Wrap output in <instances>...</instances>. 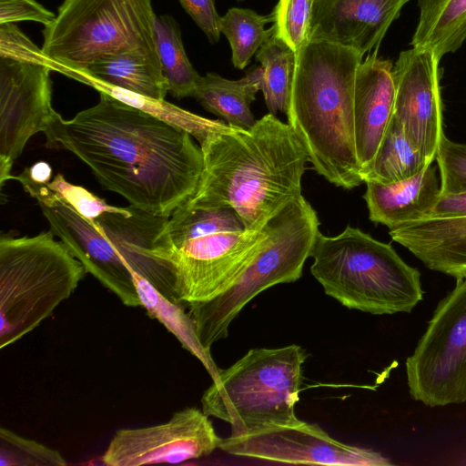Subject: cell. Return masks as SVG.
<instances>
[{
  "label": "cell",
  "instance_id": "6da1fadb",
  "mask_svg": "<svg viewBox=\"0 0 466 466\" xmlns=\"http://www.w3.org/2000/svg\"><path fill=\"white\" fill-rule=\"evenodd\" d=\"M44 134L47 147L73 153L106 189L157 215L170 217L191 198L203 170L188 132L106 92L71 119L56 113Z\"/></svg>",
  "mask_w": 466,
  "mask_h": 466
},
{
  "label": "cell",
  "instance_id": "7a4b0ae2",
  "mask_svg": "<svg viewBox=\"0 0 466 466\" xmlns=\"http://www.w3.org/2000/svg\"><path fill=\"white\" fill-rule=\"evenodd\" d=\"M203 170L185 203L230 208L247 230H261L289 202L303 197L308 153L291 127L265 115L248 129L210 134L200 144Z\"/></svg>",
  "mask_w": 466,
  "mask_h": 466
},
{
  "label": "cell",
  "instance_id": "3957f363",
  "mask_svg": "<svg viewBox=\"0 0 466 466\" xmlns=\"http://www.w3.org/2000/svg\"><path fill=\"white\" fill-rule=\"evenodd\" d=\"M363 56L324 40H308L296 54L286 113L315 171L336 187L363 180L354 133V86Z\"/></svg>",
  "mask_w": 466,
  "mask_h": 466
},
{
  "label": "cell",
  "instance_id": "277c9868",
  "mask_svg": "<svg viewBox=\"0 0 466 466\" xmlns=\"http://www.w3.org/2000/svg\"><path fill=\"white\" fill-rule=\"evenodd\" d=\"M170 281L166 298L185 305L230 288L265 245L268 230H247L230 208L183 203L168 218Z\"/></svg>",
  "mask_w": 466,
  "mask_h": 466
},
{
  "label": "cell",
  "instance_id": "5b68a950",
  "mask_svg": "<svg viewBox=\"0 0 466 466\" xmlns=\"http://www.w3.org/2000/svg\"><path fill=\"white\" fill-rule=\"evenodd\" d=\"M310 257V272L324 292L350 309L410 313L423 299L420 271L360 228L347 226L334 237L319 232Z\"/></svg>",
  "mask_w": 466,
  "mask_h": 466
},
{
  "label": "cell",
  "instance_id": "8992f818",
  "mask_svg": "<svg viewBox=\"0 0 466 466\" xmlns=\"http://www.w3.org/2000/svg\"><path fill=\"white\" fill-rule=\"evenodd\" d=\"M307 354L299 345L249 350L220 370L201 398L202 410L227 421L232 436L270 425L302 422L295 407Z\"/></svg>",
  "mask_w": 466,
  "mask_h": 466
},
{
  "label": "cell",
  "instance_id": "52a82bcc",
  "mask_svg": "<svg viewBox=\"0 0 466 466\" xmlns=\"http://www.w3.org/2000/svg\"><path fill=\"white\" fill-rule=\"evenodd\" d=\"M86 273L49 230L0 238V348L16 342L67 299Z\"/></svg>",
  "mask_w": 466,
  "mask_h": 466
},
{
  "label": "cell",
  "instance_id": "ba28073f",
  "mask_svg": "<svg viewBox=\"0 0 466 466\" xmlns=\"http://www.w3.org/2000/svg\"><path fill=\"white\" fill-rule=\"evenodd\" d=\"M156 16L151 0H65L55 20L45 26L42 50L54 62V70L69 77L122 52L161 66Z\"/></svg>",
  "mask_w": 466,
  "mask_h": 466
},
{
  "label": "cell",
  "instance_id": "9c48e42d",
  "mask_svg": "<svg viewBox=\"0 0 466 466\" xmlns=\"http://www.w3.org/2000/svg\"><path fill=\"white\" fill-rule=\"evenodd\" d=\"M267 226L265 245L230 288L209 300L187 304L198 339L208 350L228 337L232 320L257 295L301 277L319 233L318 215L304 197L289 202Z\"/></svg>",
  "mask_w": 466,
  "mask_h": 466
},
{
  "label": "cell",
  "instance_id": "30bf717a",
  "mask_svg": "<svg viewBox=\"0 0 466 466\" xmlns=\"http://www.w3.org/2000/svg\"><path fill=\"white\" fill-rule=\"evenodd\" d=\"M405 368L413 400L429 407L466 401V277L438 303Z\"/></svg>",
  "mask_w": 466,
  "mask_h": 466
},
{
  "label": "cell",
  "instance_id": "8fae6325",
  "mask_svg": "<svg viewBox=\"0 0 466 466\" xmlns=\"http://www.w3.org/2000/svg\"><path fill=\"white\" fill-rule=\"evenodd\" d=\"M35 198L50 231L103 286L127 307H142L133 274L96 221L81 215L47 184L35 183L21 174L11 176Z\"/></svg>",
  "mask_w": 466,
  "mask_h": 466
},
{
  "label": "cell",
  "instance_id": "7c38bea8",
  "mask_svg": "<svg viewBox=\"0 0 466 466\" xmlns=\"http://www.w3.org/2000/svg\"><path fill=\"white\" fill-rule=\"evenodd\" d=\"M52 68L0 57V186L27 141L45 133L57 113L52 106Z\"/></svg>",
  "mask_w": 466,
  "mask_h": 466
},
{
  "label": "cell",
  "instance_id": "4fadbf2b",
  "mask_svg": "<svg viewBox=\"0 0 466 466\" xmlns=\"http://www.w3.org/2000/svg\"><path fill=\"white\" fill-rule=\"evenodd\" d=\"M219 449L236 456L289 464L389 466L380 452L340 442L318 424L270 425L223 439Z\"/></svg>",
  "mask_w": 466,
  "mask_h": 466
},
{
  "label": "cell",
  "instance_id": "5bb4252c",
  "mask_svg": "<svg viewBox=\"0 0 466 466\" xmlns=\"http://www.w3.org/2000/svg\"><path fill=\"white\" fill-rule=\"evenodd\" d=\"M221 439L203 410L186 408L157 425L118 430L102 456L107 466L177 464L219 449Z\"/></svg>",
  "mask_w": 466,
  "mask_h": 466
},
{
  "label": "cell",
  "instance_id": "9a60e30c",
  "mask_svg": "<svg viewBox=\"0 0 466 466\" xmlns=\"http://www.w3.org/2000/svg\"><path fill=\"white\" fill-rule=\"evenodd\" d=\"M440 60L431 50L412 47L400 53L392 68L393 116L430 165L445 136Z\"/></svg>",
  "mask_w": 466,
  "mask_h": 466
},
{
  "label": "cell",
  "instance_id": "2e32d148",
  "mask_svg": "<svg viewBox=\"0 0 466 466\" xmlns=\"http://www.w3.org/2000/svg\"><path fill=\"white\" fill-rule=\"evenodd\" d=\"M168 218L130 205L95 220L130 270L161 294L168 287L171 273Z\"/></svg>",
  "mask_w": 466,
  "mask_h": 466
},
{
  "label": "cell",
  "instance_id": "e0dca14e",
  "mask_svg": "<svg viewBox=\"0 0 466 466\" xmlns=\"http://www.w3.org/2000/svg\"><path fill=\"white\" fill-rule=\"evenodd\" d=\"M410 0H312L308 40H324L364 56L379 46Z\"/></svg>",
  "mask_w": 466,
  "mask_h": 466
},
{
  "label": "cell",
  "instance_id": "ac0fdd59",
  "mask_svg": "<svg viewBox=\"0 0 466 466\" xmlns=\"http://www.w3.org/2000/svg\"><path fill=\"white\" fill-rule=\"evenodd\" d=\"M390 60L374 50L358 66L354 86V133L362 175L370 167L393 117L395 86Z\"/></svg>",
  "mask_w": 466,
  "mask_h": 466
},
{
  "label": "cell",
  "instance_id": "d6986e66",
  "mask_svg": "<svg viewBox=\"0 0 466 466\" xmlns=\"http://www.w3.org/2000/svg\"><path fill=\"white\" fill-rule=\"evenodd\" d=\"M392 240L426 268L454 278L466 277V218H425L390 229Z\"/></svg>",
  "mask_w": 466,
  "mask_h": 466
},
{
  "label": "cell",
  "instance_id": "ffe728a7",
  "mask_svg": "<svg viewBox=\"0 0 466 466\" xmlns=\"http://www.w3.org/2000/svg\"><path fill=\"white\" fill-rule=\"evenodd\" d=\"M365 183L370 220L390 229L427 218L441 195V179L432 165L403 180Z\"/></svg>",
  "mask_w": 466,
  "mask_h": 466
},
{
  "label": "cell",
  "instance_id": "44dd1931",
  "mask_svg": "<svg viewBox=\"0 0 466 466\" xmlns=\"http://www.w3.org/2000/svg\"><path fill=\"white\" fill-rule=\"evenodd\" d=\"M260 67L239 80H229L216 73L201 76L194 98L208 112L234 128L248 129L257 120L250 105L260 90Z\"/></svg>",
  "mask_w": 466,
  "mask_h": 466
},
{
  "label": "cell",
  "instance_id": "7402d4cb",
  "mask_svg": "<svg viewBox=\"0 0 466 466\" xmlns=\"http://www.w3.org/2000/svg\"><path fill=\"white\" fill-rule=\"evenodd\" d=\"M77 75L155 100H165L168 92L161 66L133 52L106 56L86 70L76 72L71 78Z\"/></svg>",
  "mask_w": 466,
  "mask_h": 466
},
{
  "label": "cell",
  "instance_id": "603a6c76",
  "mask_svg": "<svg viewBox=\"0 0 466 466\" xmlns=\"http://www.w3.org/2000/svg\"><path fill=\"white\" fill-rule=\"evenodd\" d=\"M420 18L413 47L431 50L441 59L466 40V0H418Z\"/></svg>",
  "mask_w": 466,
  "mask_h": 466
},
{
  "label": "cell",
  "instance_id": "cb8c5ba5",
  "mask_svg": "<svg viewBox=\"0 0 466 466\" xmlns=\"http://www.w3.org/2000/svg\"><path fill=\"white\" fill-rule=\"evenodd\" d=\"M142 307L147 314L159 321L180 342L181 346L196 357L206 368L212 380L219 369L212 359L210 350L200 343L195 324L185 304L177 303L163 296L149 282L132 272Z\"/></svg>",
  "mask_w": 466,
  "mask_h": 466
},
{
  "label": "cell",
  "instance_id": "d4e9b609",
  "mask_svg": "<svg viewBox=\"0 0 466 466\" xmlns=\"http://www.w3.org/2000/svg\"><path fill=\"white\" fill-rule=\"evenodd\" d=\"M430 166L393 116L362 180L391 183L413 177Z\"/></svg>",
  "mask_w": 466,
  "mask_h": 466
},
{
  "label": "cell",
  "instance_id": "484cf974",
  "mask_svg": "<svg viewBox=\"0 0 466 466\" xmlns=\"http://www.w3.org/2000/svg\"><path fill=\"white\" fill-rule=\"evenodd\" d=\"M155 36L168 93L177 99L193 97L201 76L187 56L179 25L172 15L156 16Z\"/></svg>",
  "mask_w": 466,
  "mask_h": 466
},
{
  "label": "cell",
  "instance_id": "4316f807",
  "mask_svg": "<svg viewBox=\"0 0 466 466\" xmlns=\"http://www.w3.org/2000/svg\"><path fill=\"white\" fill-rule=\"evenodd\" d=\"M260 63L259 88L268 113L286 114L296 66V53L274 34L256 53Z\"/></svg>",
  "mask_w": 466,
  "mask_h": 466
},
{
  "label": "cell",
  "instance_id": "83f0119b",
  "mask_svg": "<svg viewBox=\"0 0 466 466\" xmlns=\"http://www.w3.org/2000/svg\"><path fill=\"white\" fill-rule=\"evenodd\" d=\"M270 22L271 14L259 15L248 8L233 7L220 16L219 31L230 45L234 67L244 69L251 57L272 36L273 25L265 28Z\"/></svg>",
  "mask_w": 466,
  "mask_h": 466
},
{
  "label": "cell",
  "instance_id": "f1b7e54d",
  "mask_svg": "<svg viewBox=\"0 0 466 466\" xmlns=\"http://www.w3.org/2000/svg\"><path fill=\"white\" fill-rule=\"evenodd\" d=\"M62 454L48 446L0 428V466H65Z\"/></svg>",
  "mask_w": 466,
  "mask_h": 466
},
{
  "label": "cell",
  "instance_id": "f546056e",
  "mask_svg": "<svg viewBox=\"0 0 466 466\" xmlns=\"http://www.w3.org/2000/svg\"><path fill=\"white\" fill-rule=\"evenodd\" d=\"M312 0H279L271 15L274 35L296 54L308 41Z\"/></svg>",
  "mask_w": 466,
  "mask_h": 466
},
{
  "label": "cell",
  "instance_id": "4dcf8cb0",
  "mask_svg": "<svg viewBox=\"0 0 466 466\" xmlns=\"http://www.w3.org/2000/svg\"><path fill=\"white\" fill-rule=\"evenodd\" d=\"M441 179V194L466 192V144L443 137L436 159Z\"/></svg>",
  "mask_w": 466,
  "mask_h": 466
},
{
  "label": "cell",
  "instance_id": "1f68e13d",
  "mask_svg": "<svg viewBox=\"0 0 466 466\" xmlns=\"http://www.w3.org/2000/svg\"><path fill=\"white\" fill-rule=\"evenodd\" d=\"M47 186L81 215L94 221L106 212H119L124 209L106 204L104 199L81 186L69 183L61 174L56 175Z\"/></svg>",
  "mask_w": 466,
  "mask_h": 466
},
{
  "label": "cell",
  "instance_id": "d6a6232c",
  "mask_svg": "<svg viewBox=\"0 0 466 466\" xmlns=\"http://www.w3.org/2000/svg\"><path fill=\"white\" fill-rule=\"evenodd\" d=\"M0 57L20 62H33L49 66L51 61L15 24L0 25Z\"/></svg>",
  "mask_w": 466,
  "mask_h": 466
},
{
  "label": "cell",
  "instance_id": "836d02e7",
  "mask_svg": "<svg viewBox=\"0 0 466 466\" xmlns=\"http://www.w3.org/2000/svg\"><path fill=\"white\" fill-rule=\"evenodd\" d=\"M56 15L35 0H0V25L34 21L49 25Z\"/></svg>",
  "mask_w": 466,
  "mask_h": 466
},
{
  "label": "cell",
  "instance_id": "e575fe53",
  "mask_svg": "<svg viewBox=\"0 0 466 466\" xmlns=\"http://www.w3.org/2000/svg\"><path fill=\"white\" fill-rule=\"evenodd\" d=\"M184 10L203 31L211 44L220 37L219 20L214 0H178Z\"/></svg>",
  "mask_w": 466,
  "mask_h": 466
},
{
  "label": "cell",
  "instance_id": "d590c367",
  "mask_svg": "<svg viewBox=\"0 0 466 466\" xmlns=\"http://www.w3.org/2000/svg\"><path fill=\"white\" fill-rule=\"evenodd\" d=\"M429 217L466 218V192L441 194Z\"/></svg>",
  "mask_w": 466,
  "mask_h": 466
},
{
  "label": "cell",
  "instance_id": "8d00e7d4",
  "mask_svg": "<svg viewBox=\"0 0 466 466\" xmlns=\"http://www.w3.org/2000/svg\"><path fill=\"white\" fill-rule=\"evenodd\" d=\"M20 174L35 183L48 184L51 182L52 167L47 162L38 161Z\"/></svg>",
  "mask_w": 466,
  "mask_h": 466
},
{
  "label": "cell",
  "instance_id": "74e56055",
  "mask_svg": "<svg viewBox=\"0 0 466 466\" xmlns=\"http://www.w3.org/2000/svg\"><path fill=\"white\" fill-rule=\"evenodd\" d=\"M237 1L241 2V1H243V0H237Z\"/></svg>",
  "mask_w": 466,
  "mask_h": 466
}]
</instances>
